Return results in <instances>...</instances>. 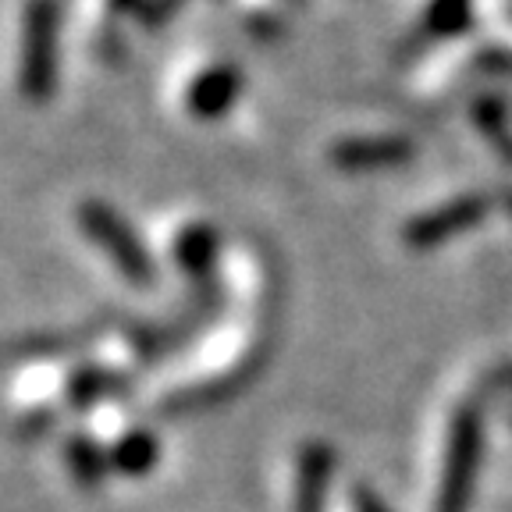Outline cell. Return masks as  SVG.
I'll use <instances>...</instances> for the list:
<instances>
[{
	"label": "cell",
	"instance_id": "1",
	"mask_svg": "<svg viewBox=\"0 0 512 512\" xmlns=\"http://www.w3.org/2000/svg\"><path fill=\"white\" fill-rule=\"evenodd\" d=\"M61 0H25L18 43V93L29 104H50L61 82Z\"/></svg>",
	"mask_w": 512,
	"mask_h": 512
},
{
	"label": "cell",
	"instance_id": "2",
	"mask_svg": "<svg viewBox=\"0 0 512 512\" xmlns=\"http://www.w3.org/2000/svg\"><path fill=\"white\" fill-rule=\"evenodd\" d=\"M221 310H224V292L217 281L192 285V296L185 299L175 317L143 320V324H132V328L125 331L132 360H136L139 367H153V363H164L168 356H178V352L189 349V345L214 324Z\"/></svg>",
	"mask_w": 512,
	"mask_h": 512
},
{
	"label": "cell",
	"instance_id": "3",
	"mask_svg": "<svg viewBox=\"0 0 512 512\" xmlns=\"http://www.w3.org/2000/svg\"><path fill=\"white\" fill-rule=\"evenodd\" d=\"M75 224L132 288L157 285V256L121 210H114L107 200H82L75 207Z\"/></svg>",
	"mask_w": 512,
	"mask_h": 512
},
{
	"label": "cell",
	"instance_id": "4",
	"mask_svg": "<svg viewBox=\"0 0 512 512\" xmlns=\"http://www.w3.org/2000/svg\"><path fill=\"white\" fill-rule=\"evenodd\" d=\"M477 470H480V416L473 406H466V409H459L456 420H452V434H448L445 466H441V484H438L434 512H466L470 509Z\"/></svg>",
	"mask_w": 512,
	"mask_h": 512
},
{
	"label": "cell",
	"instance_id": "5",
	"mask_svg": "<svg viewBox=\"0 0 512 512\" xmlns=\"http://www.w3.org/2000/svg\"><path fill=\"white\" fill-rule=\"evenodd\" d=\"M136 384V374L132 370L111 367V363H75L64 377L61 388V402L68 413H89V409L104 406V402L125 399Z\"/></svg>",
	"mask_w": 512,
	"mask_h": 512
},
{
	"label": "cell",
	"instance_id": "6",
	"mask_svg": "<svg viewBox=\"0 0 512 512\" xmlns=\"http://www.w3.org/2000/svg\"><path fill=\"white\" fill-rule=\"evenodd\" d=\"M242 72L235 64H210L185 89V111L196 121H221L239 104Z\"/></svg>",
	"mask_w": 512,
	"mask_h": 512
},
{
	"label": "cell",
	"instance_id": "7",
	"mask_svg": "<svg viewBox=\"0 0 512 512\" xmlns=\"http://www.w3.org/2000/svg\"><path fill=\"white\" fill-rule=\"evenodd\" d=\"M488 214V200L484 196H459V200H448L445 207L431 210V214H420L416 221H409L406 242L413 249L438 246V242L452 239V235L466 232L480 217Z\"/></svg>",
	"mask_w": 512,
	"mask_h": 512
},
{
	"label": "cell",
	"instance_id": "8",
	"mask_svg": "<svg viewBox=\"0 0 512 512\" xmlns=\"http://www.w3.org/2000/svg\"><path fill=\"white\" fill-rule=\"evenodd\" d=\"M256 367H260V360L249 356V360H242L239 367L228 370V374L210 377V381H200V384H185V388H178V392L164 395L157 409L164 416H185V413H200V409H210V406H221V402L232 399L242 384L253 377Z\"/></svg>",
	"mask_w": 512,
	"mask_h": 512
},
{
	"label": "cell",
	"instance_id": "9",
	"mask_svg": "<svg viewBox=\"0 0 512 512\" xmlns=\"http://www.w3.org/2000/svg\"><path fill=\"white\" fill-rule=\"evenodd\" d=\"M111 331V320H89V324H75V328L61 331H40V335H25L11 345V356L18 360H64L75 352H86L100 338Z\"/></svg>",
	"mask_w": 512,
	"mask_h": 512
},
{
	"label": "cell",
	"instance_id": "10",
	"mask_svg": "<svg viewBox=\"0 0 512 512\" xmlns=\"http://www.w3.org/2000/svg\"><path fill=\"white\" fill-rule=\"evenodd\" d=\"M217 256H221V235L210 221H192L171 242V260L175 267L192 281V285H207L214 281Z\"/></svg>",
	"mask_w": 512,
	"mask_h": 512
},
{
	"label": "cell",
	"instance_id": "11",
	"mask_svg": "<svg viewBox=\"0 0 512 512\" xmlns=\"http://www.w3.org/2000/svg\"><path fill=\"white\" fill-rule=\"evenodd\" d=\"M335 473V452L324 441H306L296 459V488H292V509L296 512H324L328 484Z\"/></svg>",
	"mask_w": 512,
	"mask_h": 512
},
{
	"label": "cell",
	"instance_id": "12",
	"mask_svg": "<svg viewBox=\"0 0 512 512\" xmlns=\"http://www.w3.org/2000/svg\"><path fill=\"white\" fill-rule=\"evenodd\" d=\"M331 160L342 171H377V168H395L413 160V143L409 139H345V143L331 146Z\"/></svg>",
	"mask_w": 512,
	"mask_h": 512
},
{
	"label": "cell",
	"instance_id": "13",
	"mask_svg": "<svg viewBox=\"0 0 512 512\" xmlns=\"http://www.w3.org/2000/svg\"><path fill=\"white\" fill-rule=\"evenodd\" d=\"M64 466L82 491H100L111 477V448L89 431H72L64 438Z\"/></svg>",
	"mask_w": 512,
	"mask_h": 512
},
{
	"label": "cell",
	"instance_id": "14",
	"mask_svg": "<svg viewBox=\"0 0 512 512\" xmlns=\"http://www.w3.org/2000/svg\"><path fill=\"white\" fill-rule=\"evenodd\" d=\"M107 448H111V470L128 480L146 477L160 463V438L150 427H128Z\"/></svg>",
	"mask_w": 512,
	"mask_h": 512
},
{
	"label": "cell",
	"instance_id": "15",
	"mask_svg": "<svg viewBox=\"0 0 512 512\" xmlns=\"http://www.w3.org/2000/svg\"><path fill=\"white\" fill-rule=\"evenodd\" d=\"M470 22V0H434L424 15L427 36H452Z\"/></svg>",
	"mask_w": 512,
	"mask_h": 512
},
{
	"label": "cell",
	"instance_id": "16",
	"mask_svg": "<svg viewBox=\"0 0 512 512\" xmlns=\"http://www.w3.org/2000/svg\"><path fill=\"white\" fill-rule=\"evenodd\" d=\"M57 420H61V413H57V406H50V402H43V406H29L15 420V438L18 441H40L54 431Z\"/></svg>",
	"mask_w": 512,
	"mask_h": 512
},
{
	"label": "cell",
	"instance_id": "17",
	"mask_svg": "<svg viewBox=\"0 0 512 512\" xmlns=\"http://www.w3.org/2000/svg\"><path fill=\"white\" fill-rule=\"evenodd\" d=\"M182 8H185V0H143L136 22H139V29H146V32H160L164 25L175 22Z\"/></svg>",
	"mask_w": 512,
	"mask_h": 512
},
{
	"label": "cell",
	"instance_id": "18",
	"mask_svg": "<svg viewBox=\"0 0 512 512\" xmlns=\"http://www.w3.org/2000/svg\"><path fill=\"white\" fill-rule=\"evenodd\" d=\"M96 54L104 57L107 64H114V61H121V57L128 54V43H125V36H121V29L118 25H104V29L96 32Z\"/></svg>",
	"mask_w": 512,
	"mask_h": 512
},
{
	"label": "cell",
	"instance_id": "19",
	"mask_svg": "<svg viewBox=\"0 0 512 512\" xmlns=\"http://www.w3.org/2000/svg\"><path fill=\"white\" fill-rule=\"evenodd\" d=\"M349 505H352V512H392L388 505L381 502V495H377V491L363 488V484H356V488H352Z\"/></svg>",
	"mask_w": 512,
	"mask_h": 512
},
{
	"label": "cell",
	"instance_id": "20",
	"mask_svg": "<svg viewBox=\"0 0 512 512\" xmlns=\"http://www.w3.org/2000/svg\"><path fill=\"white\" fill-rule=\"evenodd\" d=\"M107 15L118 22V18H139V8H143V0H104Z\"/></svg>",
	"mask_w": 512,
	"mask_h": 512
}]
</instances>
